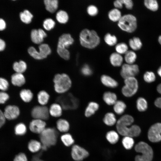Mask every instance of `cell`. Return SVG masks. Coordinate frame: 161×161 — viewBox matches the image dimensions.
Masks as SVG:
<instances>
[{
    "label": "cell",
    "instance_id": "obj_1",
    "mask_svg": "<svg viewBox=\"0 0 161 161\" xmlns=\"http://www.w3.org/2000/svg\"><path fill=\"white\" fill-rule=\"evenodd\" d=\"M79 36L81 45L88 49L95 48L100 42L99 36L94 30L84 29L80 32Z\"/></svg>",
    "mask_w": 161,
    "mask_h": 161
},
{
    "label": "cell",
    "instance_id": "obj_2",
    "mask_svg": "<svg viewBox=\"0 0 161 161\" xmlns=\"http://www.w3.org/2000/svg\"><path fill=\"white\" fill-rule=\"evenodd\" d=\"M58 132L54 128H46L39 134L40 141L42 145L41 150H46L51 146L55 145L57 143Z\"/></svg>",
    "mask_w": 161,
    "mask_h": 161
},
{
    "label": "cell",
    "instance_id": "obj_3",
    "mask_svg": "<svg viewBox=\"0 0 161 161\" xmlns=\"http://www.w3.org/2000/svg\"><path fill=\"white\" fill-rule=\"evenodd\" d=\"M74 41L73 38L69 34H64L60 37L57 51L61 58L65 60H68L69 59L70 53L67 49L73 44Z\"/></svg>",
    "mask_w": 161,
    "mask_h": 161
},
{
    "label": "cell",
    "instance_id": "obj_4",
    "mask_svg": "<svg viewBox=\"0 0 161 161\" xmlns=\"http://www.w3.org/2000/svg\"><path fill=\"white\" fill-rule=\"evenodd\" d=\"M53 82L55 91L60 94L67 92L71 88L72 84L70 77L65 73L56 74L54 77Z\"/></svg>",
    "mask_w": 161,
    "mask_h": 161
},
{
    "label": "cell",
    "instance_id": "obj_5",
    "mask_svg": "<svg viewBox=\"0 0 161 161\" xmlns=\"http://www.w3.org/2000/svg\"><path fill=\"white\" fill-rule=\"evenodd\" d=\"M135 151L141 154L136 156L135 161H151L153 151L151 147L147 143L143 141L138 143L135 145Z\"/></svg>",
    "mask_w": 161,
    "mask_h": 161
},
{
    "label": "cell",
    "instance_id": "obj_6",
    "mask_svg": "<svg viewBox=\"0 0 161 161\" xmlns=\"http://www.w3.org/2000/svg\"><path fill=\"white\" fill-rule=\"evenodd\" d=\"M56 101L64 110L76 109L79 105V100L70 93H64L58 96Z\"/></svg>",
    "mask_w": 161,
    "mask_h": 161
},
{
    "label": "cell",
    "instance_id": "obj_7",
    "mask_svg": "<svg viewBox=\"0 0 161 161\" xmlns=\"http://www.w3.org/2000/svg\"><path fill=\"white\" fill-rule=\"evenodd\" d=\"M118 27L122 30L129 33L134 32L137 27V20L134 16L127 14L122 16L117 22Z\"/></svg>",
    "mask_w": 161,
    "mask_h": 161
},
{
    "label": "cell",
    "instance_id": "obj_8",
    "mask_svg": "<svg viewBox=\"0 0 161 161\" xmlns=\"http://www.w3.org/2000/svg\"><path fill=\"white\" fill-rule=\"evenodd\" d=\"M134 121V118L131 116L127 114L123 115L117 120L116 124L117 131L123 137L128 136L129 126Z\"/></svg>",
    "mask_w": 161,
    "mask_h": 161
},
{
    "label": "cell",
    "instance_id": "obj_9",
    "mask_svg": "<svg viewBox=\"0 0 161 161\" xmlns=\"http://www.w3.org/2000/svg\"><path fill=\"white\" fill-rule=\"evenodd\" d=\"M124 85L121 89L122 94L126 97H131L137 92L138 88V82L134 77L124 79Z\"/></svg>",
    "mask_w": 161,
    "mask_h": 161
},
{
    "label": "cell",
    "instance_id": "obj_10",
    "mask_svg": "<svg viewBox=\"0 0 161 161\" xmlns=\"http://www.w3.org/2000/svg\"><path fill=\"white\" fill-rule=\"evenodd\" d=\"M139 72L137 65L135 64H124L122 65L120 71L121 76L125 79L130 77H134Z\"/></svg>",
    "mask_w": 161,
    "mask_h": 161
},
{
    "label": "cell",
    "instance_id": "obj_11",
    "mask_svg": "<svg viewBox=\"0 0 161 161\" xmlns=\"http://www.w3.org/2000/svg\"><path fill=\"white\" fill-rule=\"evenodd\" d=\"M31 114L34 119L44 121L49 118V109L47 107L44 106H36L32 109Z\"/></svg>",
    "mask_w": 161,
    "mask_h": 161
},
{
    "label": "cell",
    "instance_id": "obj_12",
    "mask_svg": "<svg viewBox=\"0 0 161 161\" xmlns=\"http://www.w3.org/2000/svg\"><path fill=\"white\" fill-rule=\"evenodd\" d=\"M89 155V152L84 148L78 145L72 146L71 156L72 159L75 161H82Z\"/></svg>",
    "mask_w": 161,
    "mask_h": 161
},
{
    "label": "cell",
    "instance_id": "obj_13",
    "mask_svg": "<svg viewBox=\"0 0 161 161\" xmlns=\"http://www.w3.org/2000/svg\"><path fill=\"white\" fill-rule=\"evenodd\" d=\"M148 137L151 142L157 143L161 140V123H155L149 128Z\"/></svg>",
    "mask_w": 161,
    "mask_h": 161
},
{
    "label": "cell",
    "instance_id": "obj_14",
    "mask_svg": "<svg viewBox=\"0 0 161 161\" xmlns=\"http://www.w3.org/2000/svg\"><path fill=\"white\" fill-rule=\"evenodd\" d=\"M46 123L45 121L34 119L30 123L29 129L32 133L40 134L46 128Z\"/></svg>",
    "mask_w": 161,
    "mask_h": 161
},
{
    "label": "cell",
    "instance_id": "obj_15",
    "mask_svg": "<svg viewBox=\"0 0 161 161\" xmlns=\"http://www.w3.org/2000/svg\"><path fill=\"white\" fill-rule=\"evenodd\" d=\"M3 113L6 119L11 120L18 117L20 114V111L17 106L9 105L5 107Z\"/></svg>",
    "mask_w": 161,
    "mask_h": 161
},
{
    "label": "cell",
    "instance_id": "obj_16",
    "mask_svg": "<svg viewBox=\"0 0 161 161\" xmlns=\"http://www.w3.org/2000/svg\"><path fill=\"white\" fill-rule=\"evenodd\" d=\"M47 36L45 31L41 29H33L31 32V38L34 43L41 44L44 41V38Z\"/></svg>",
    "mask_w": 161,
    "mask_h": 161
},
{
    "label": "cell",
    "instance_id": "obj_17",
    "mask_svg": "<svg viewBox=\"0 0 161 161\" xmlns=\"http://www.w3.org/2000/svg\"><path fill=\"white\" fill-rule=\"evenodd\" d=\"M100 81L104 86L111 88H116L118 85V82L111 76L103 75L100 77Z\"/></svg>",
    "mask_w": 161,
    "mask_h": 161
},
{
    "label": "cell",
    "instance_id": "obj_18",
    "mask_svg": "<svg viewBox=\"0 0 161 161\" xmlns=\"http://www.w3.org/2000/svg\"><path fill=\"white\" fill-rule=\"evenodd\" d=\"M99 105L95 101H91L88 104L85 109L84 114L86 117H89L94 115L99 109Z\"/></svg>",
    "mask_w": 161,
    "mask_h": 161
},
{
    "label": "cell",
    "instance_id": "obj_19",
    "mask_svg": "<svg viewBox=\"0 0 161 161\" xmlns=\"http://www.w3.org/2000/svg\"><path fill=\"white\" fill-rule=\"evenodd\" d=\"M103 98L104 101L107 105H114L117 101V96L114 92L107 91L103 95Z\"/></svg>",
    "mask_w": 161,
    "mask_h": 161
},
{
    "label": "cell",
    "instance_id": "obj_20",
    "mask_svg": "<svg viewBox=\"0 0 161 161\" xmlns=\"http://www.w3.org/2000/svg\"><path fill=\"white\" fill-rule=\"evenodd\" d=\"M25 81V78L22 73L16 72L11 76V83L15 86H21L24 84Z\"/></svg>",
    "mask_w": 161,
    "mask_h": 161
},
{
    "label": "cell",
    "instance_id": "obj_21",
    "mask_svg": "<svg viewBox=\"0 0 161 161\" xmlns=\"http://www.w3.org/2000/svg\"><path fill=\"white\" fill-rule=\"evenodd\" d=\"M123 58L121 55L114 52L112 53L109 57V61L112 65L114 67H119L122 64Z\"/></svg>",
    "mask_w": 161,
    "mask_h": 161
},
{
    "label": "cell",
    "instance_id": "obj_22",
    "mask_svg": "<svg viewBox=\"0 0 161 161\" xmlns=\"http://www.w3.org/2000/svg\"><path fill=\"white\" fill-rule=\"evenodd\" d=\"M39 52H38L39 60L46 58L51 53V49L48 44H41L38 47Z\"/></svg>",
    "mask_w": 161,
    "mask_h": 161
},
{
    "label": "cell",
    "instance_id": "obj_23",
    "mask_svg": "<svg viewBox=\"0 0 161 161\" xmlns=\"http://www.w3.org/2000/svg\"><path fill=\"white\" fill-rule=\"evenodd\" d=\"M42 146V144L40 141L32 139L28 142L27 148L30 152L35 153L41 150Z\"/></svg>",
    "mask_w": 161,
    "mask_h": 161
},
{
    "label": "cell",
    "instance_id": "obj_24",
    "mask_svg": "<svg viewBox=\"0 0 161 161\" xmlns=\"http://www.w3.org/2000/svg\"><path fill=\"white\" fill-rule=\"evenodd\" d=\"M56 127L58 131L64 133L69 131L70 125L69 122L66 120L60 119L56 122Z\"/></svg>",
    "mask_w": 161,
    "mask_h": 161
},
{
    "label": "cell",
    "instance_id": "obj_25",
    "mask_svg": "<svg viewBox=\"0 0 161 161\" xmlns=\"http://www.w3.org/2000/svg\"><path fill=\"white\" fill-rule=\"evenodd\" d=\"M62 108L58 103H54L52 104L49 109V114L54 117H58L62 114Z\"/></svg>",
    "mask_w": 161,
    "mask_h": 161
},
{
    "label": "cell",
    "instance_id": "obj_26",
    "mask_svg": "<svg viewBox=\"0 0 161 161\" xmlns=\"http://www.w3.org/2000/svg\"><path fill=\"white\" fill-rule=\"evenodd\" d=\"M103 121L105 124L110 126L116 124L117 121L115 114L112 112L106 113L103 117Z\"/></svg>",
    "mask_w": 161,
    "mask_h": 161
},
{
    "label": "cell",
    "instance_id": "obj_27",
    "mask_svg": "<svg viewBox=\"0 0 161 161\" xmlns=\"http://www.w3.org/2000/svg\"><path fill=\"white\" fill-rule=\"evenodd\" d=\"M119 134L117 131L114 130H111L106 133V138L109 143L114 144L116 143L119 140Z\"/></svg>",
    "mask_w": 161,
    "mask_h": 161
},
{
    "label": "cell",
    "instance_id": "obj_28",
    "mask_svg": "<svg viewBox=\"0 0 161 161\" xmlns=\"http://www.w3.org/2000/svg\"><path fill=\"white\" fill-rule=\"evenodd\" d=\"M122 16L121 11L116 8L111 9L108 12V17L109 19L113 22H118Z\"/></svg>",
    "mask_w": 161,
    "mask_h": 161
},
{
    "label": "cell",
    "instance_id": "obj_29",
    "mask_svg": "<svg viewBox=\"0 0 161 161\" xmlns=\"http://www.w3.org/2000/svg\"><path fill=\"white\" fill-rule=\"evenodd\" d=\"M44 2L46 10L51 13L55 12L58 8L57 0H45Z\"/></svg>",
    "mask_w": 161,
    "mask_h": 161
},
{
    "label": "cell",
    "instance_id": "obj_30",
    "mask_svg": "<svg viewBox=\"0 0 161 161\" xmlns=\"http://www.w3.org/2000/svg\"><path fill=\"white\" fill-rule=\"evenodd\" d=\"M113 105L114 112L118 115L122 114L126 108V105L125 103L121 100H117Z\"/></svg>",
    "mask_w": 161,
    "mask_h": 161
},
{
    "label": "cell",
    "instance_id": "obj_31",
    "mask_svg": "<svg viewBox=\"0 0 161 161\" xmlns=\"http://www.w3.org/2000/svg\"><path fill=\"white\" fill-rule=\"evenodd\" d=\"M61 140L64 145L66 147L73 145L75 142L72 136L67 132L64 133L61 136Z\"/></svg>",
    "mask_w": 161,
    "mask_h": 161
},
{
    "label": "cell",
    "instance_id": "obj_32",
    "mask_svg": "<svg viewBox=\"0 0 161 161\" xmlns=\"http://www.w3.org/2000/svg\"><path fill=\"white\" fill-rule=\"evenodd\" d=\"M49 98V94L44 90L40 91L37 95L38 101L42 106H44L48 103Z\"/></svg>",
    "mask_w": 161,
    "mask_h": 161
},
{
    "label": "cell",
    "instance_id": "obj_33",
    "mask_svg": "<svg viewBox=\"0 0 161 161\" xmlns=\"http://www.w3.org/2000/svg\"><path fill=\"white\" fill-rule=\"evenodd\" d=\"M20 96L24 102L28 103L32 100L33 94L30 90L24 89L21 90L20 92Z\"/></svg>",
    "mask_w": 161,
    "mask_h": 161
},
{
    "label": "cell",
    "instance_id": "obj_34",
    "mask_svg": "<svg viewBox=\"0 0 161 161\" xmlns=\"http://www.w3.org/2000/svg\"><path fill=\"white\" fill-rule=\"evenodd\" d=\"M14 70L17 73H22L27 69V65L26 63L23 61L14 62L13 65Z\"/></svg>",
    "mask_w": 161,
    "mask_h": 161
},
{
    "label": "cell",
    "instance_id": "obj_35",
    "mask_svg": "<svg viewBox=\"0 0 161 161\" xmlns=\"http://www.w3.org/2000/svg\"><path fill=\"white\" fill-rule=\"evenodd\" d=\"M20 17L23 22L29 24L31 22L33 16L29 10H26L20 13Z\"/></svg>",
    "mask_w": 161,
    "mask_h": 161
},
{
    "label": "cell",
    "instance_id": "obj_36",
    "mask_svg": "<svg viewBox=\"0 0 161 161\" xmlns=\"http://www.w3.org/2000/svg\"><path fill=\"white\" fill-rule=\"evenodd\" d=\"M104 40L106 43L110 46L116 45L117 41L116 36L109 33L106 34L104 37Z\"/></svg>",
    "mask_w": 161,
    "mask_h": 161
},
{
    "label": "cell",
    "instance_id": "obj_37",
    "mask_svg": "<svg viewBox=\"0 0 161 161\" xmlns=\"http://www.w3.org/2000/svg\"><path fill=\"white\" fill-rule=\"evenodd\" d=\"M27 132V128L26 125L23 123H20L16 125L14 128V132L18 136H23Z\"/></svg>",
    "mask_w": 161,
    "mask_h": 161
},
{
    "label": "cell",
    "instance_id": "obj_38",
    "mask_svg": "<svg viewBox=\"0 0 161 161\" xmlns=\"http://www.w3.org/2000/svg\"><path fill=\"white\" fill-rule=\"evenodd\" d=\"M56 18L57 21L61 24H65L68 21L69 16L65 11L60 10L56 13Z\"/></svg>",
    "mask_w": 161,
    "mask_h": 161
},
{
    "label": "cell",
    "instance_id": "obj_39",
    "mask_svg": "<svg viewBox=\"0 0 161 161\" xmlns=\"http://www.w3.org/2000/svg\"><path fill=\"white\" fill-rule=\"evenodd\" d=\"M122 143L126 149L130 150L133 146L134 141L133 137L128 136H124L122 139Z\"/></svg>",
    "mask_w": 161,
    "mask_h": 161
},
{
    "label": "cell",
    "instance_id": "obj_40",
    "mask_svg": "<svg viewBox=\"0 0 161 161\" xmlns=\"http://www.w3.org/2000/svg\"><path fill=\"white\" fill-rule=\"evenodd\" d=\"M130 47L133 50H136L140 49L142 46V42L138 37H134L129 41Z\"/></svg>",
    "mask_w": 161,
    "mask_h": 161
},
{
    "label": "cell",
    "instance_id": "obj_41",
    "mask_svg": "<svg viewBox=\"0 0 161 161\" xmlns=\"http://www.w3.org/2000/svg\"><path fill=\"white\" fill-rule=\"evenodd\" d=\"M137 58L136 53L132 51H128L125 54L124 57V60L128 64H131L135 61Z\"/></svg>",
    "mask_w": 161,
    "mask_h": 161
},
{
    "label": "cell",
    "instance_id": "obj_42",
    "mask_svg": "<svg viewBox=\"0 0 161 161\" xmlns=\"http://www.w3.org/2000/svg\"><path fill=\"white\" fill-rule=\"evenodd\" d=\"M141 130L140 127L137 125L131 126L129 128L128 136L132 137H137L139 135Z\"/></svg>",
    "mask_w": 161,
    "mask_h": 161
},
{
    "label": "cell",
    "instance_id": "obj_43",
    "mask_svg": "<svg viewBox=\"0 0 161 161\" xmlns=\"http://www.w3.org/2000/svg\"><path fill=\"white\" fill-rule=\"evenodd\" d=\"M136 106L137 109L139 111H144L147 108V101L143 97H139L137 100Z\"/></svg>",
    "mask_w": 161,
    "mask_h": 161
},
{
    "label": "cell",
    "instance_id": "obj_44",
    "mask_svg": "<svg viewBox=\"0 0 161 161\" xmlns=\"http://www.w3.org/2000/svg\"><path fill=\"white\" fill-rule=\"evenodd\" d=\"M128 46L125 43L121 42L117 44L115 46L116 52L120 54H125L128 50Z\"/></svg>",
    "mask_w": 161,
    "mask_h": 161
},
{
    "label": "cell",
    "instance_id": "obj_45",
    "mask_svg": "<svg viewBox=\"0 0 161 161\" xmlns=\"http://www.w3.org/2000/svg\"><path fill=\"white\" fill-rule=\"evenodd\" d=\"M144 4L147 8L153 11H156L158 8L157 2L155 0H145Z\"/></svg>",
    "mask_w": 161,
    "mask_h": 161
},
{
    "label": "cell",
    "instance_id": "obj_46",
    "mask_svg": "<svg viewBox=\"0 0 161 161\" xmlns=\"http://www.w3.org/2000/svg\"><path fill=\"white\" fill-rule=\"evenodd\" d=\"M55 24V21L53 19L50 18H48L44 21L43 26L46 30L49 31L54 27Z\"/></svg>",
    "mask_w": 161,
    "mask_h": 161
},
{
    "label": "cell",
    "instance_id": "obj_47",
    "mask_svg": "<svg viewBox=\"0 0 161 161\" xmlns=\"http://www.w3.org/2000/svg\"><path fill=\"white\" fill-rule=\"evenodd\" d=\"M82 74L85 76H89L93 74V71L90 66L87 64L84 65L81 70Z\"/></svg>",
    "mask_w": 161,
    "mask_h": 161
},
{
    "label": "cell",
    "instance_id": "obj_48",
    "mask_svg": "<svg viewBox=\"0 0 161 161\" xmlns=\"http://www.w3.org/2000/svg\"><path fill=\"white\" fill-rule=\"evenodd\" d=\"M86 10L88 14L91 16H96L98 13L97 7L94 5H89L87 8Z\"/></svg>",
    "mask_w": 161,
    "mask_h": 161
},
{
    "label": "cell",
    "instance_id": "obj_49",
    "mask_svg": "<svg viewBox=\"0 0 161 161\" xmlns=\"http://www.w3.org/2000/svg\"><path fill=\"white\" fill-rule=\"evenodd\" d=\"M143 78L145 81L151 83L154 81L155 79L154 74L152 72H147L144 74Z\"/></svg>",
    "mask_w": 161,
    "mask_h": 161
},
{
    "label": "cell",
    "instance_id": "obj_50",
    "mask_svg": "<svg viewBox=\"0 0 161 161\" xmlns=\"http://www.w3.org/2000/svg\"><path fill=\"white\" fill-rule=\"evenodd\" d=\"M9 86V82L6 79L0 77V90L2 91H5L8 89Z\"/></svg>",
    "mask_w": 161,
    "mask_h": 161
},
{
    "label": "cell",
    "instance_id": "obj_51",
    "mask_svg": "<svg viewBox=\"0 0 161 161\" xmlns=\"http://www.w3.org/2000/svg\"><path fill=\"white\" fill-rule=\"evenodd\" d=\"M13 161H28V159L25 153L21 152L15 156Z\"/></svg>",
    "mask_w": 161,
    "mask_h": 161
},
{
    "label": "cell",
    "instance_id": "obj_52",
    "mask_svg": "<svg viewBox=\"0 0 161 161\" xmlns=\"http://www.w3.org/2000/svg\"><path fill=\"white\" fill-rule=\"evenodd\" d=\"M8 94L4 91L0 92V104H4L9 99Z\"/></svg>",
    "mask_w": 161,
    "mask_h": 161
},
{
    "label": "cell",
    "instance_id": "obj_53",
    "mask_svg": "<svg viewBox=\"0 0 161 161\" xmlns=\"http://www.w3.org/2000/svg\"><path fill=\"white\" fill-rule=\"evenodd\" d=\"M123 4L128 9H131L133 6V1L131 0H121Z\"/></svg>",
    "mask_w": 161,
    "mask_h": 161
},
{
    "label": "cell",
    "instance_id": "obj_54",
    "mask_svg": "<svg viewBox=\"0 0 161 161\" xmlns=\"http://www.w3.org/2000/svg\"><path fill=\"white\" fill-rule=\"evenodd\" d=\"M6 119L3 112L0 109V128L5 124Z\"/></svg>",
    "mask_w": 161,
    "mask_h": 161
},
{
    "label": "cell",
    "instance_id": "obj_55",
    "mask_svg": "<svg viewBox=\"0 0 161 161\" xmlns=\"http://www.w3.org/2000/svg\"><path fill=\"white\" fill-rule=\"evenodd\" d=\"M113 5L115 8L118 9L122 8L123 7V4L121 0H116L113 2Z\"/></svg>",
    "mask_w": 161,
    "mask_h": 161
},
{
    "label": "cell",
    "instance_id": "obj_56",
    "mask_svg": "<svg viewBox=\"0 0 161 161\" xmlns=\"http://www.w3.org/2000/svg\"><path fill=\"white\" fill-rule=\"evenodd\" d=\"M41 152H39L35 155L32 156L31 161H44L41 158Z\"/></svg>",
    "mask_w": 161,
    "mask_h": 161
},
{
    "label": "cell",
    "instance_id": "obj_57",
    "mask_svg": "<svg viewBox=\"0 0 161 161\" xmlns=\"http://www.w3.org/2000/svg\"><path fill=\"white\" fill-rule=\"evenodd\" d=\"M154 104L157 107L161 108V97L157 98L155 100Z\"/></svg>",
    "mask_w": 161,
    "mask_h": 161
},
{
    "label": "cell",
    "instance_id": "obj_58",
    "mask_svg": "<svg viewBox=\"0 0 161 161\" xmlns=\"http://www.w3.org/2000/svg\"><path fill=\"white\" fill-rule=\"evenodd\" d=\"M6 27V23L2 19L0 18V30H4Z\"/></svg>",
    "mask_w": 161,
    "mask_h": 161
},
{
    "label": "cell",
    "instance_id": "obj_59",
    "mask_svg": "<svg viewBox=\"0 0 161 161\" xmlns=\"http://www.w3.org/2000/svg\"><path fill=\"white\" fill-rule=\"evenodd\" d=\"M5 44L4 41L0 38V51L3 50L5 48Z\"/></svg>",
    "mask_w": 161,
    "mask_h": 161
},
{
    "label": "cell",
    "instance_id": "obj_60",
    "mask_svg": "<svg viewBox=\"0 0 161 161\" xmlns=\"http://www.w3.org/2000/svg\"><path fill=\"white\" fill-rule=\"evenodd\" d=\"M158 92L161 95V84H159L157 87Z\"/></svg>",
    "mask_w": 161,
    "mask_h": 161
},
{
    "label": "cell",
    "instance_id": "obj_61",
    "mask_svg": "<svg viewBox=\"0 0 161 161\" xmlns=\"http://www.w3.org/2000/svg\"><path fill=\"white\" fill-rule=\"evenodd\" d=\"M157 73L158 75L161 77V66L158 69Z\"/></svg>",
    "mask_w": 161,
    "mask_h": 161
},
{
    "label": "cell",
    "instance_id": "obj_62",
    "mask_svg": "<svg viewBox=\"0 0 161 161\" xmlns=\"http://www.w3.org/2000/svg\"><path fill=\"white\" fill-rule=\"evenodd\" d=\"M158 41L159 43L161 45V35L159 37Z\"/></svg>",
    "mask_w": 161,
    "mask_h": 161
}]
</instances>
